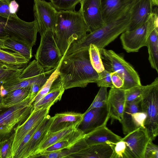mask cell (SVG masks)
I'll list each match as a JSON object with an SVG mask.
<instances>
[{"instance_id":"23","label":"cell","mask_w":158,"mask_h":158,"mask_svg":"<svg viewBox=\"0 0 158 158\" xmlns=\"http://www.w3.org/2000/svg\"><path fill=\"white\" fill-rule=\"evenodd\" d=\"M131 0H101L103 16L105 24L118 17Z\"/></svg>"},{"instance_id":"1","label":"cell","mask_w":158,"mask_h":158,"mask_svg":"<svg viewBox=\"0 0 158 158\" xmlns=\"http://www.w3.org/2000/svg\"><path fill=\"white\" fill-rule=\"evenodd\" d=\"M88 49L63 55L59 77L65 90L76 87L84 88L89 83H96L98 81V73L91 64Z\"/></svg>"},{"instance_id":"46","label":"cell","mask_w":158,"mask_h":158,"mask_svg":"<svg viewBox=\"0 0 158 158\" xmlns=\"http://www.w3.org/2000/svg\"><path fill=\"white\" fill-rule=\"evenodd\" d=\"M0 48L3 49H6V48L4 45L3 40L0 39Z\"/></svg>"},{"instance_id":"45","label":"cell","mask_w":158,"mask_h":158,"mask_svg":"<svg viewBox=\"0 0 158 158\" xmlns=\"http://www.w3.org/2000/svg\"><path fill=\"white\" fill-rule=\"evenodd\" d=\"M8 93V91L3 87L2 84L0 87V93L2 97H4Z\"/></svg>"},{"instance_id":"38","label":"cell","mask_w":158,"mask_h":158,"mask_svg":"<svg viewBox=\"0 0 158 158\" xmlns=\"http://www.w3.org/2000/svg\"><path fill=\"white\" fill-rule=\"evenodd\" d=\"M98 78L96 82L98 87H114L111 81V73L105 69L98 73Z\"/></svg>"},{"instance_id":"36","label":"cell","mask_w":158,"mask_h":158,"mask_svg":"<svg viewBox=\"0 0 158 158\" xmlns=\"http://www.w3.org/2000/svg\"><path fill=\"white\" fill-rule=\"evenodd\" d=\"M82 0H56L52 5L59 10L75 11L76 5Z\"/></svg>"},{"instance_id":"32","label":"cell","mask_w":158,"mask_h":158,"mask_svg":"<svg viewBox=\"0 0 158 158\" xmlns=\"http://www.w3.org/2000/svg\"><path fill=\"white\" fill-rule=\"evenodd\" d=\"M88 51L89 60L94 69L98 73L103 71L105 68L98 48L95 45L91 44Z\"/></svg>"},{"instance_id":"22","label":"cell","mask_w":158,"mask_h":158,"mask_svg":"<svg viewBox=\"0 0 158 158\" xmlns=\"http://www.w3.org/2000/svg\"><path fill=\"white\" fill-rule=\"evenodd\" d=\"M113 152V144H97L88 146L69 157L111 158Z\"/></svg>"},{"instance_id":"27","label":"cell","mask_w":158,"mask_h":158,"mask_svg":"<svg viewBox=\"0 0 158 158\" xmlns=\"http://www.w3.org/2000/svg\"><path fill=\"white\" fill-rule=\"evenodd\" d=\"M27 65L11 64L0 61V82L18 77Z\"/></svg>"},{"instance_id":"37","label":"cell","mask_w":158,"mask_h":158,"mask_svg":"<svg viewBox=\"0 0 158 158\" xmlns=\"http://www.w3.org/2000/svg\"><path fill=\"white\" fill-rule=\"evenodd\" d=\"M14 133L0 145V158H12V148Z\"/></svg>"},{"instance_id":"13","label":"cell","mask_w":158,"mask_h":158,"mask_svg":"<svg viewBox=\"0 0 158 158\" xmlns=\"http://www.w3.org/2000/svg\"><path fill=\"white\" fill-rule=\"evenodd\" d=\"M79 11L89 33L92 32L105 25L101 0H82Z\"/></svg>"},{"instance_id":"5","label":"cell","mask_w":158,"mask_h":158,"mask_svg":"<svg viewBox=\"0 0 158 158\" xmlns=\"http://www.w3.org/2000/svg\"><path fill=\"white\" fill-rule=\"evenodd\" d=\"M105 69L110 73L115 72L123 77L124 90L141 85L139 76L133 67L121 56L111 50L99 49Z\"/></svg>"},{"instance_id":"35","label":"cell","mask_w":158,"mask_h":158,"mask_svg":"<svg viewBox=\"0 0 158 158\" xmlns=\"http://www.w3.org/2000/svg\"><path fill=\"white\" fill-rule=\"evenodd\" d=\"M113 152L111 158H131L126 143L122 139L113 144Z\"/></svg>"},{"instance_id":"17","label":"cell","mask_w":158,"mask_h":158,"mask_svg":"<svg viewBox=\"0 0 158 158\" xmlns=\"http://www.w3.org/2000/svg\"><path fill=\"white\" fill-rule=\"evenodd\" d=\"M54 116L47 115L40 126L35 132L17 158H33L36 150L45 139L54 120Z\"/></svg>"},{"instance_id":"16","label":"cell","mask_w":158,"mask_h":158,"mask_svg":"<svg viewBox=\"0 0 158 158\" xmlns=\"http://www.w3.org/2000/svg\"><path fill=\"white\" fill-rule=\"evenodd\" d=\"M122 139L126 143L131 158H144L145 149L150 139L144 127L129 133Z\"/></svg>"},{"instance_id":"31","label":"cell","mask_w":158,"mask_h":158,"mask_svg":"<svg viewBox=\"0 0 158 158\" xmlns=\"http://www.w3.org/2000/svg\"><path fill=\"white\" fill-rule=\"evenodd\" d=\"M61 61L36 95L33 104L38 102L49 92L54 82L59 77V69Z\"/></svg>"},{"instance_id":"11","label":"cell","mask_w":158,"mask_h":158,"mask_svg":"<svg viewBox=\"0 0 158 158\" xmlns=\"http://www.w3.org/2000/svg\"><path fill=\"white\" fill-rule=\"evenodd\" d=\"M142 97L131 102H126L122 119L123 133L127 135L140 127H144L146 114L142 110Z\"/></svg>"},{"instance_id":"7","label":"cell","mask_w":158,"mask_h":158,"mask_svg":"<svg viewBox=\"0 0 158 158\" xmlns=\"http://www.w3.org/2000/svg\"><path fill=\"white\" fill-rule=\"evenodd\" d=\"M142 110L146 114L144 127L149 138L154 140L158 135V78L142 95Z\"/></svg>"},{"instance_id":"43","label":"cell","mask_w":158,"mask_h":158,"mask_svg":"<svg viewBox=\"0 0 158 158\" xmlns=\"http://www.w3.org/2000/svg\"><path fill=\"white\" fill-rule=\"evenodd\" d=\"M7 18L1 17L0 19V39L4 40L8 37V35L5 31L3 25L4 21Z\"/></svg>"},{"instance_id":"10","label":"cell","mask_w":158,"mask_h":158,"mask_svg":"<svg viewBox=\"0 0 158 158\" xmlns=\"http://www.w3.org/2000/svg\"><path fill=\"white\" fill-rule=\"evenodd\" d=\"M4 27L10 39L31 48L35 44L37 33L39 31L35 19L27 22L16 15L5 25Z\"/></svg>"},{"instance_id":"15","label":"cell","mask_w":158,"mask_h":158,"mask_svg":"<svg viewBox=\"0 0 158 158\" xmlns=\"http://www.w3.org/2000/svg\"><path fill=\"white\" fill-rule=\"evenodd\" d=\"M51 107L33 110L27 119L17 127L14 132L12 148V158L25 135L48 114Z\"/></svg>"},{"instance_id":"2","label":"cell","mask_w":158,"mask_h":158,"mask_svg":"<svg viewBox=\"0 0 158 158\" xmlns=\"http://www.w3.org/2000/svg\"><path fill=\"white\" fill-rule=\"evenodd\" d=\"M140 0H131L117 17L97 30L87 34L82 39L74 41L65 55L84 49H89L91 44L99 49L105 48L119 35L126 31L131 20L135 5Z\"/></svg>"},{"instance_id":"44","label":"cell","mask_w":158,"mask_h":158,"mask_svg":"<svg viewBox=\"0 0 158 158\" xmlns=\"http://www.w3.org/2000/svg\"><path fill=\"white\" fill-rule=\"evenodd\" d=\"M19 7V5L15 0L10 1L9 5V10L11 14H16Z\"/></svg>"},{"instance_id":"30","label":"cell","mask_w":158,"mask_h":158,"mask_svg":"<svg viewBox=\"0 0 158 158\" xmlns=\"http://www.w3.org/2000/svg\"><path fill=\"white\" fill-rule=\"evenodd\" d=\"M0 48V61L5 63L18 65H27L29 61L15 52L6 51Z\"/></svg>"},{"instance_id":"47","label":"cell","mask_w":158,"mask_h":158,"mask_svg":"<svg viewBox=\"0 0 158 158\" xmlns=\"http://www.w3.org/2000/svg\"><path fill=\"white\" fill-rule=\"evenodd\" d=\"M152 5L153 6H158V0H151Z\"/></svg>"},{"instance_id":"39","label":"cell","mask_w":158,"mask_h":158,"mask_svg":"<svg viewBox=\"0 0 158 158\" xmlns=\"http://www.w3.org/2000/svg\"><path fill=\"white\" fill-rule=\"evenodd\" d=\"M44 119L39 123L25 135L12 158H17L18 155L20 153L24 147L29 141L34 133L40 126Z\"/></svg>"},{"instance_id":"24","label":"cell","mask_w":158,"mask_h":158,"mask_svg":"<svg viewBox=\"0 0 158 158\" xmlns=\"http://www.w3.org/2000/svg\"><path fill=\"white\" fill-rule=\"evenodd\" d=\"M53 85L50 91L38 102L33 104L34 110L51 107L55 103L61 100L65 90L60 79Z\"/></svg>"},{"instance_id":"4","label":"cell","mask_w":158,"mask_h":158,"mask_svg":"<svg viewBox=\"0 0 158 158\" xmlns=\"http://www.w3.org/2000/svg\"><path fill=\"white\" fill-rule=\"evenodd\" d=\"M35 98L29 94L23 100L10 107L0 104V145L29 117L34 109Z\"/></svg>"},{"instance_id":"8","label":"cell","mask_w":158,"mask_h":158,"mask_svg":"<svg viewBox=\"0 0 158 158\" xmlns=\"http://www.w3.org/2000/svg\"><path fill=\"white\" fill-rule=\"evenodd\" d=\"M56 68L45 72L44 68L34 60L27 65L18 77L4 82L2 85L8 92L30 87L34 83L46 81Z\"/></svg>"},{"instance_id":"34","label":"cell","mask_w":158,"mask_h":158,"mask_svg":"<svg viewBox=\"0 0 158 158\" xmlns=\"http://www.w3.org/2000/svg\"><path fill=\"white\" fill-rule=\"evenodd\" d=\"M150 84L135 86L125 90L126 102L132 101L142 96Z\"/></svg>"},{"instance_id":"28","label":"cell","mask_w":158,"mask_h":158,"mask_svg":"<svg viewBox=\"0 0 158 158\" xmlns=\"http://www.w3.org/2000/svg\"><path fill=\"white\" fill-rule=\"evenodd\" d=\"M3 42L6 49L12 50L20 54L28 61L31 59L32 48L9 37L3 40Z\"/></svg>"},{"instance_id":"18","label":"cell","mask_w":158,"mask_h":158,"mask_svg":"<svg viewBox=\"0 0 158 158\" xmlns=\"http://www.w3.org/2000/svg\"><path fill=\"white\" fill-rule=\"evenodd\" d=\"M126 102L125 90L115 87L111 88L107 99L110 118L120 122Z\"/></svg>"},{"instance_id":"14","label":"cell","mask_w":158,"mask_h":158,"mask_svg":"<svg viewBox=\"0 0 158 158\" xmlns=\"http://www.w3.org/2000/svg\"><path fill=\"white\" fill-rule=\"evenodd\" d=\"M110 118L107 103L102 107L86 110L83 113L82 120L78 127H81L79 129L86 134L106 126Z\"/></svg>"},{"instance_id":"9","label":"cell","mask_w":158,"mask_h":158,"mask_svg":"<svg viewBox=\"0 0 158 158\" xmlns=\"http://www.w3.org/2000/svg\"><path fill=\"white\" fill-rule=\"evenodd\" d=\"M40 41L35 55V60L47 71L56 68L63 56L55 39L54 33L48 30L40 35Z\"/></svg>"},{"instance_id":"12","label":"cell","mask_w":158,"mask_h":158,"mask_svg":"<svg viewBox=\"0 0 158 158\" xmlns=\"http://www.w3.org/2000/svg\"><path fill=\"white\" fill-rule=\"evenodd\" d=\"M33 10L40 34L48 30H50L55 33L58 11L51 3L44 0H34Z\"/></svg>"},{"instance_id":"26","label":"cell","mask_w":158,"mask_h":158,"mask_svg":"<svg viewBox=\"0 0 158 158\" xmlns=\"http://www.w3.org/2000/svg\"><path fill=\"white\" fill-rule=\"evenodd\" d=\"M146 47L148 60L152 68L158 73V28H155L149 36Z\"/></svg>"},{"instance_id":"19","label":"cell","mask_w":158,"mask_h":158,"mask_svg":"<svg viewBox=\"0 0 158 158\" xmlns=\"http://www.w3.org/2000/svg\"><path fill=\"white\" fill-rule=\"evenodd\" d=\"M122 138L105 126L85 134L83 139L88 146L100 144H115Z\"/></svg>"},{"instance_id":"29","label":"cell","mask_w":158,"mask_h":158,"mask_svg":"<svg viewBox=\"0 0 158 158\" xmlns=\"http://www.w3.org/2000/svg\"><path fill=\"white\" fill-rule=\"evenodd\" d=\"M31 87L18 89L8 92L3 98L2 104L11 106L23 101L28 95Z\"/></svg>"},{"instance_id":"25","label":"cell","mask_w":158,"mask_h":158,"mask_svg":"<svg viewBox=\"0 0 158 158\" xmlns=\"http://www.w3.org/2000/svg\"><path fill=\"white\" fill-rule=\"evenodd\" d=\"M77 128L69 127L58 131L48 132L44 141L40 145L33 158L43 152L52 144L66 138L73 131Z\"/></svg>"},{"instance_id":"20","label":"cell","mask_w":158,"mask_h":158,"mask_svg":"<svg viewBox=\"0 0 158 158\" xmlns=\"http://www.w3.org/2000/svg\"><path fill=\"white\" fill-rule=\"evenodd\" d=\"M151 0H140L135 5L130 23L126 31L134 30L145 23L152 12Z\"/></svg>"},{"instance_id":"41","label":"cell","mask_w":158,"mask_h":158,"mask_svg":"<svg viewBox=\"0 0 158 158\" xmlns=\"http://www.w3.org/2000/svg\"><path fill=\"white\" fill-rule=\"evenodd\" d=\"M10 0H0V16L9 18L13 14H11L9 10V5Z\"/></svg>"},{"instance_id":"42","label":"cell","mask_w":158,"mask_h":158,"mask_svg":"<svg viewBox=\"0 0 158 158\" xmlns=\"http://www.w3.org/2000/svg\"><path fill=\"white\" fill-rule=\"evenodd\" d=\"M111 76L112 82L114 87L121 89L124 83V79L122 77L115 72L111 73Z\"/></svg>"},{"instance_id":"3","label":"cell","mask_w":158,"mask_h":158,"mask_svg":"<svg viewBox=\"0 0 158 158\" xmlns=\"http://www.w3.org/2000/svg\"><path fill=\"white\" fill-rule=\"evenodd\" d=\"M87 32L88 28L79 10L58 11L55 39L62 56L74 41L84 37Z\"/></svg>"},{"instance_id":"21","label":"cell","mask_w":158,"mask_h":158,"mask_svg":"<svg viewBox=\"0 0 158 158\" xmlns=\"http://www.w3.org/2000/svg\"><path fill=\"white\" fill-rule=\"evenodd\" d=\"M83 113L65 112L57 113L49 129V132L58 131L69 127L78 128L83 118Z\"/></svg>"},{"instance_id":"49","label":"cell","mask_w":158,"mask_h":158,"mask_svg":"<svg viewBox=\"0 0 158 158\" xmlns=\"http://www.w3.org/2000/svg\"><path fill=\"white\" fill-rule=\"evenodd\" d=\"M50 1V2L51 3V4H52L54 3L56 1V0H49Z\"/></svg>"},{"instance_id":"6","label":"cell","mask_w":158,"mask_h":158,"mask_svg":"<svg viewBox=\"0 0 158 158\" xmlns=\"http://www.w3.org/2000/svg\"><path fill=\"white\" fill-rule=\"evenodd\" d=\"M158 28V12L152 11L146 22L131 31H126L121 34L120 39L123 48L127 52H136L146 46L148 38L151 32Z\"/></svg>"},{"instance_id":"48","label":"cell","mask_w":158,"mask_h":158,"mask_svg":"<svg viewBox=\"0 0 158 158\" xmlns=\"http://www.w3.org/2000/svg\"><path fill=\"white\" fill-rule=\"evenodd\" d=\"M2 84V83L0 82V104L2 103L3 99V98L2 97L0 93V87Z\"/></svg>"},{"instance_id":"40","label":"cell","mask_w":158,"mask_h":158,"mask_svg":"<svg viewBox=\"0 0 158 158\" xmlns=\"http://www.w3.org/2000/svg\"><path fill=\"white\" fill-rule=\"evenodd\" d=\"M151 139L148 142L144 153V158H158V147Z\"/></svg>"},{"instance_id":"33","label":"cell","mask_w":158,"mask_h":158,"mask_svg":"<svg viewBox=\"0 0 158 158\" xmlns=\"http://www.w3.org/2000/svg\"><path fill=\"white\" fill-rule=\"evenodd\" d=\"M107 87H101L93 102L86 111L104 106L107 103Z\"/></svg>"}]
</instances>
